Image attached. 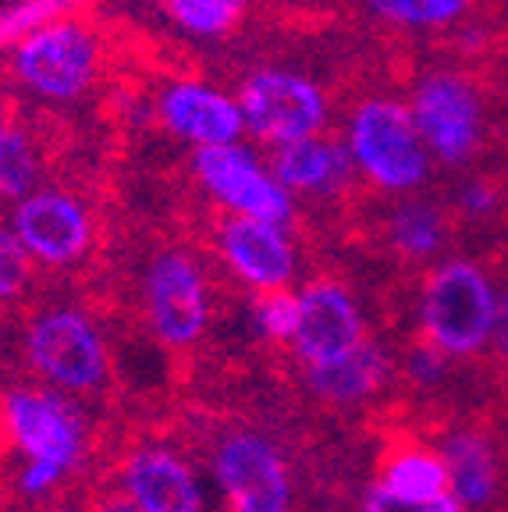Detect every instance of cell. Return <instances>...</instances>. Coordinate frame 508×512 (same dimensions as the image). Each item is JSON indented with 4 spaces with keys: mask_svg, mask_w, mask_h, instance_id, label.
<instances>
[{
    "mask_svg": "<svg viewBox=\"0 0 508 512\" xmlns=\"http://www.w3.org/2000/svg\"><path fill=\"white\" fill-rule=\"evenodd\" d=\"M29 356L40 374H47L61 388H72V392L96 388L107 374L104 342L93 331V324L72 310L47 313L32 324Z\"/></svg>",
    "mask_w": 508,
    "mask_h": 512,
    "instance_id": "cell-6",
    "label": "cell"
},
{
    "mask_svg": "<svg viewBox=\"0 0 508 512\" xmlns=\"http://www.w3.org/2000/svg\"><path fill=\"white\" fill-rule=\"evenodd\" d=\"M11 4H15V0H0V15H4V11H8Z\"/></svg>",
    "mask_w": 508,
    "mask_h": 512,
    "instance_id": "cell-29",
    "label": "cell"
},
{
    "mask_svg": "<svg viewBox=\"0 0 508 512\" xmlns=\"http://www.w3.org/2000/svg\"><path fill=\"white\" fill-rule=\"evenodd\" d=\"M292 342L306 363L338 360L359 342H366L363 313L349 296V288H342L338 281H313L302 288Z\"/></svg>",
    "mask_w": 508,
    "mask_h": 512,
    "instance_id": "cell-10",
    "label": "cell"
},
{
    "mask_svg": "<svg viewBox=\"0 0 508 512\" xmlns=\"http://www.w3.org/2000/svg\"><path fill=\"white\" fill-rule=\"evenodd\" d=\"M246 132L270 146L317 136L327 121V100L317 82L295 72H256L239 96Z\"/></svg>",
    "mask_w": 508,
    "mask_h": 512,
    "instance_id": "cell-3",
    "label": "cell"
},
{
    "mask_svg": "<svg viewBox=\"0 0 508 512\" xmlns=\"http://www.w3.org/2000/svg\"><path fill=\"white\" fill-rule=\"evenodd\" d=\"M146 299H150V320L160 342L192 345L207 328V285L189 256H157L146 278Z\"/></svg>",
    "mask_w": 508,
    "mask_h": 512,
    "instance_id": "cell-9",
    "label": "cell"
},
{
    "mask_svg": "<svg viewBox=\"0 0 508 512\" xmlns=\"http://www.w3.org/2000/svg\"><path fill=\"white\" fill-rule=\"evenodd\" d=\"M217 484L235 512H288L292 484L278 448L256 434H231L214 459Z\"/></svg>",
    "mask_w": 508,
    "mask_h": 512,
    "instance_id": "cell-7",
    "label": "cell"
},
{
    "mask_svg": "<svg viewBox=\"0 0 508 512\" xmlns=\"http://www.w3.org/2000/svg\"><path fill=\"white\" fill-rule=\"evenodd\" d=\"M370 11L409 29H437L466 11L469 0H366Z\"/></svg>",
    "mask_w": 508,
    "mask_h": 512,
    "instance_id": "cell-22",
    "label": "cell"
},
{
    "mask_svg": "<svg viewBox=\"0 0 508 512\" xmlns=\"http://www.w3.org/2000/svg\"><path fill=\"white\" fill-rule=\"evenodd\" d=\"M310 367V384L313 392L327 402H359L370 399L388 377V360L384 352L370 342H359L352 352L338 356L327 363H306Z\"/></svg>",
    "mask_w": 508,
    "mask_h": 512,
    "instance_id": "cell-17",
    "label": "cell"
},
{
    "mask_svg": "<svg viewBox=\"0 0 508 512\" xmlns=\"http://www.w3.org/2000/svg\"><path fill=\"white\" fill-rule=\"evenodd\" d=\"M270 175L278 178L288 192L302 196H334L352 178V157L334 139L306 136L295 143H281L270 153Z\"/></svg>",
    "mask_w": 508,
    "mask_h": 512,
    "instance_id": "cell-15",
    "label": "cell"
},
{
    "mask_svg": "<svg viewBox=\"0 0 508 512\" xmlns=\"http://www.w3.org/2000/svg\"><path fill=\"white\" fill-rule=\"evenodd\" d=\"M221 253L246 285L253 288H285L295 271V253L281 224L263 217L231 214L221 224Z\"/></svg>",
    "mask_w": 508,
    "mask_h": 512,
    "instance_id": "cell-11",
    "label": "cell"
},
{
    "mask_svg": "<svg viewBox=\"0 0 508 512\" xmlns=\"http://www.w3.org/2000/svg\"><path fill=\"white\" fill-rule=\"evenodd\" d=\"M15 235L32 256H40L47 264H68L86 249L89 217L72 196L36 192L15 210Z\"/></svg>",
    "mask_w": 508,
    "mask_h": 512,
    "instance_id": "cell-14",
    "label": "cell"
},
{
    "mask_svg": "<svg viewBox=\"0 0 508 512\" xmlns=\"http://www.w3.org/2000/svg\"><path fill=\"white\" fill-rule=\"evenodd\" d=\"M349 157L374 185L413 192L430 178V150L420 139L413 111L388 96H374L349 118Z\"/></svg>",
    "mask_w": 508,
    "mask_h": 512,
    "instance_id": "cell-1",
    "label": "cell"
},
{
    "mask_svg": "<svg viewBox=\"0 0 508 512\" xmlns=\"http://www.w3.org/2000/svg\"><path fill=\"white\" fill-rule=\"evenodd\" d=\"M413 121L427 150L445 164H462L484 136V107L477 89L452 72H434L413 96Z\"/></svg>",
    "mask_w": 508,
    "mask_h": 512,
    "instance_id": "cell-4",
    "label": "cell"
},
{
    "mask_svg": "<svg viewBox=\"0 0 508 512\" xmlns=\"http://www.w3.org/2000/svg\"><path fill=\"white\" fill-rule=\"evenodd\" d=\"M96 47L82 25H50L18 47V75L50 100H72L93 82Z\"/></svg>",
    "mask_w": 508,
    "mask_h": 512,
    "instance_id": "cell-8",
    "label": "cell"
},
{
    "mask_svg": "<svg viewBox=\"0 0 508 512\" xmlns=\"http://www.w3.org/2000/svg\"><path fill=\"white\" fill-rule=\"evenodd\" d=\"M160 118L178 139L199 146L239 143L246 132L239 100L217 93L203 82H175L160 96Z\"/></svg>",
    "mask_w": 508,
    "mask_h": 512,
    "instance_id": "cell-12",
    "label": "cell"
},
{
    "mask_svg": "<svg viewBox=\"0 0 508 512\" xmlns=\"http://www.w3.org/2000/svg\"><path fill=\"white\" fill-rule=\"evenodd\" d=\"M196 175L203 189L231 214L263 217V221L285 224L292 217V192L263 168L260 160L239 143L199 146Z\"/></svg>",
    "mask_w": 508,
    "mask_h": 512,
    "instance_id": "cell-5",
    "label": "cell"
},
{
    "mask_svg": "<svg viewBox=\"0 0 508 512\" xmlns=\"http://www.w3.org/2000/svg\"><path fill=\"white\" fill-rule=\"evenodd\" d=\"M231 512H235V509H231Z\"/></svg>",
    "mask_w": 508,
    "mask_h": 512,
    "instance_id": "cell-30",
    "label": "cell"
},
{
    "mask_svg": "<svg viewBox=\"0 0 508 512\" xmlns=\"http://www.w3.org/2000/svg\"><path fill=\"white\" fill-rule=\"evenodd\" d=\"M295 320H299V296L285 292V288H260L256 296V324L267 338L285 342L292 338Z\"/></svg>",
    "mask_w": 508,
    "mask_h": 512,
    "instance_id": "cell-24",
    "label": "cell"
},
{
    "mask_svg": "<svg viewBox=\"0 0 508 512\" xmlns=\"http://www.w3.org/2000/svg\"><path fill=\"white\" fill-rule=\"evenodd\" d=\"M36 182V157L22 132L0 125V192L4 196H25Z\"/></svg>",
    "mask_w": 508,
    "mask_h": 512,
    "instance_id": "cell-23",
    "label": "cell"
},
{
    "mask_svg": "<svg viewBox=\"0 0 508 512\" xmlns=\"http://www.w3.org/2000/svg\"><path fill=\"white\" fill-rule=\"evenodd\" d=\"M128 495L139 512H199L203 495L192 470L164 448H143L128 463Z\"/></svg>",
    "mask_w": 508,
    "mask_h": 512,
    "instance_id": "cell-16",
    "label": "cell"
},
{
    "mask_svg": "<svg viewBox=\"0 0 508 512\" xmlns=\"http://www.w3.org/2000/svg\"><path fill=\"white\" fill-rule=\"evenodd\" d=\"M100 512H139V509H135V502H111L107 509H100Z\"/></svg>",
    "mask_w": 508,
    "mask_h": 512,
    "instance_id": "cell-28",
    "label": "cell"
},
{
    "mask_svg": "<svg viewBox=\"0 0 508 512\" xmlns=\"http://www.w3.org/2000/svg\"><path fill=\"white\" fill-rule=\"evenodd\" d=\"M381 488H388L391 495H398V498H413V502L452 495L445 456H434V452H427V448L398 452V456L384 466Z\"/></svg>",
    "mask_w": 508,
    "mask_h": 512,
    "instance_id": "cell-19",
    "label": "cell"
},
{
    "mask_svg": "<svg viewBox=\"0 0 508 512\" xmlns=\"http://www.w3.org/2000/svg\"><path fill=\"white\" fill-rule=\"evenodd\" d=\"M4 416L8 431L32 463H47L64 473L79 459V424L64 402L40 392H15L4 406Z\"/></svg>",
    "mask_w": 508,
    "mask_h": 512,
    "instance_id": "cell-13",
    "label": "cell"
},
{
    "mask_svg": "<svg viewBox=\"0 0 508 512\" xmlns=\"http://www.w3.org/2000/svg\"><path fill=\"white\" fill-rule=\"evenodd\" d=\"M445 466H448L452 495L459 498L462 509H484L494 498V488H498V463H494V456H491V445H487L480 434H473V431L452 434L445 445Z\"/></svg>",
    "mask_w": 508,
    "mask_h": 512,
    "instance_id": "cell-18",
    "label": "cell"
},
{
    "mask_svg": "<svg viewBox=\"0 0 508 512\" xmlns=\"http://www.w3.org/2000/svg\"><path fill=\"white\" fill-rule=\"evenodd\" d=\"M29 281V249L15 232L0 228V299H15Z\"/></svg>",
    "mask_w": 508,
    "mask_h": 512,
    "instance_id": "cell-25",
    "label": "cell"
},
{
    "mask_svg": "<svg viewBox=\"0 0 508 512\" xmlns=\"http://www.w3.org/2000/svg\"><path fill=\"white\" fill-rule=\"evenodd\" d=\"M494 285L477 264L448 260L423 285V331L448 356H473L491 342Z\"/></svg>",
    "mask_w": 508,
    "mask_h": 512,
    "instance_id": "cell-2",
    "label": "cell"
},
{
    "mask_svg": "<svg viewBox=\"0 0 508 512\" xmlns=\"http://www.w3.org/2000/svg\"><path fill=\"white\" fill-rule=\"evenodd\" d=\"M249 0H164V8L175 15L182 29L196 36H221L239 22Z\"/></svg>",
    "mask_w": 508,
    "mask_h": 512,
    "instance_id": "cell-21",
    "label": "cell"
},
{
    "mask_svg": "<svg viewBox=\"0 0 508 512\" xmlns=\"http://www.w3.org/2000/svg\"><path fill=\"white\" fill-rule=\"evenodd\" d=\"M491 342L494 349H498V356L508 363V292L498 299V306H494V328H491Z\"/></svg>",
    "mask_w": 508,
    "mask_h": 512,
    "instance_id": "cell-27",
    "label": "cell"
},
{
    "mask_svg": "<svg viewBox=\"0 0 508 512\" xmlns=\"http://www.w3.org/2000/svg\"><path fill=\"white\" fill-rule=\"evenodd\" d=\"M388 235L398 253L413 256V260H427V256H434L437 249L445 246L448 221L434 203L409 200L402 207H395V214L388 221Z\"/></svg>",
    "mask_w": 508,
    "mask_h": 512,
    "instance_id": "cell-20",
    "label": "cell"
},
{
    "mask_svg": "<svg viewBox=\"0 0 508 512\" xmlns=\"http://www.w3.org/2000/svg\"><path fill=\"white\" fill-rule=\"evenodd\" d=\"M366 512H466L455 495L427 498V502H413V498H398L388 488L374 484L366 495Z\"/></svg>",
    "mask_w": 508,
    "mask_h": 512,
    "instance_id": "cell-26",
    "label": "cell"
}]
</instances>
